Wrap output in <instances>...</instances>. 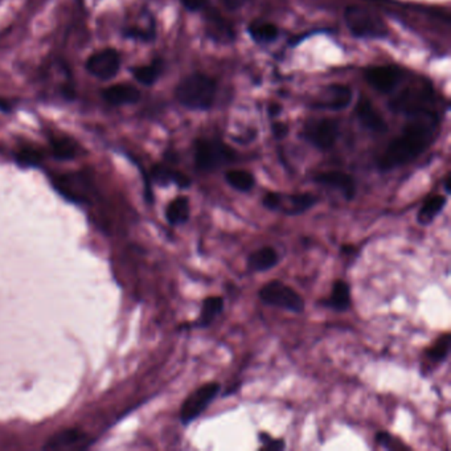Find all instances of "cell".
I'll return each mask as SVG.
<instances>
[{"mask_svg":"<svg viewBox=\"0 0 451 451\" xmlns=\"http://www.w3.org/2000/svg\"><path fill=\"white\" fill-rule=\"evenodd\" d=\"M437 127L438 117L432 111L424 110L412 114V121L406 125L402 134L388 146L380 159V168L389 171L413 162L433 142Z\"/></svg>","mask_w":451,"mask_h":451,"instance_id":"1","label":"cell"},{"mask_svg":"<svg viewBox=\"0 0 451 451\" xmlns=\"http://www.w3.org/2000/svg\"><path fill=\"white\" fill-rule=\"evenodd\" d=\"M176 97L186 108H209L216 97V82L204 74H192L178 86Z\"/></svg>","mask_w":451,"mask_h":451,"instance_id":"2","label":"cell"},{"mask_svg":"<svg viewBox=\"0 0 451 451\" xmlns=\"http://www.w3.org/2000/svg\"><path fill=\"white\" fill-rule=\"evenodd\" d=\"M258 297L263 303L270 306L280 307L295 314H300L305 310V300L293 288L280 280L268 282L258 293Z\"/></svg>","mask_w":451,"mask_h":451,"instance_id":"3","label":"cell"},{"mask_svg":"<svg viewBox=\"0 0 451 451\" xmlns=\"http://www.w3.org/2000/svg\"><path fill=\"white\" fill-rule=\"evenodd\" d=\"M235 159V151L221 142L199 141L195 146V163L201 171H215Z\"/></svg>","mask_w":451,"mask_h":451,"instance_id":"4","label":"cell"},{"mask_svg":"<svg viewBox=\"0 0 451 451\" xmlns=\"http://www.w3.org/2000/svg\"><path fill=\"white\" fill-rule=\"evenodd\" d=\"M345 23L352 34L358 37H381L387 34V28L381 19L370 9L351 6L344 14Z\"/></svg>","mask_w":451,"mask_h":451,"instance_id":"5","label":"cell"},{"mask_svg":"<svg viewBox=\"0 0 451 451\" xmlns=\"http://www.w3.org/2000/svg\"><path fill=\"white\" fill-rule=\"evenodd\" d=\"M220 389H221V385L216 381H212V382L201 385L195 392H192L181 405V424L190 425L199 415H203V412L207 409L208 405L216 398Z\"/></svg>","mask_w":451,"mask_h":451,"instance_id":"6","label":"cell"},{"mask_svg":"<svg viewBox=\"0 0 451 451\" xmlns=\"http://www.w3.org/2000/svg\"><path fill=\"white\" fill-rule=\"evenodd\" d=\"M119 54L114 49H105L94 54L86 63L88 71L102 80L113 78L119 71Z\"/></svg>","mask_w":451,"mask_h":451,"instance_id":"7","label":"cell"},{"mask_svg":"<svg viewBox=\"0 0 451 451\" xmlns=\"http://www.w3.org/2000/svg\"><path fill=\"white\" fill-rule=\"evenodd\" d=\"M430 101V93L425 88L418 89H406L398 96L396 100L392 101L390 106L397 111H405L407 114H415L420 111L427 110L425 108Z\"/></svg>","mask_w":451,"mask_h":451,"instance_id":"8","label":"cell"},{"mask_svg":"<svg viewBox=\"0 0 451 451\" xmlns=\"http://www.w3.org/2000/svg\"><path fill=\"white\" fill-rule=\"evenodd\" d=\"M314 181L320 186L340 191L344 199L350 200V201L356 196V183L348 173L340 171L322 172L316 175Z\"/></svg>","mask_w":451,"mask_h":451,"instance_id":"9","label":"cell"},{"mask_svg":"<svg viewBox=\"0 0 451 451\" xmlns=\"http://www.w3.org/2000/svg\"><path fill=\"white\" fill-rule=\"evenodd\" d=\"M308 139L320 150H328L335 145L338 138V126L333 121L325 119L307 133Z\"/></svg>","mask_w":451,"mask_h":451,"instance_id":"10","label":"cell"},{"mask_svg":"<svg viewBox=\"0 0 451 451\" xmlns=\"http://www.w3.org/2000/svg\"><path fill=\"white\" fill-rule=\"evenodd\" d=\"M367 81L376 89V91H392L398 81V72L392 66H377L372 68L367 72Z\"/></svg>","mask_w":451,"mask_h":451,"instance_id":"11","label":"cell"},{"mask_svg":"<svg viewBox=\"0 0 451 451\" xmlns=\"http://www.w3.org/2000/svg\"><path fill=\"white\" fill-rule=\"evenodd\" d=\"M280 262V255L270 246H265L255 252H253L248 257V270L250 273H260V271L270 270L274 266H277Z\"/></svg>","mask_w":451,"mask_h":451,"instance_id":"12","label":"cell"},{"mask_svg":"<svg viewBox=\"0 0 451 451\" xmlns=\"http://www.w3.org/2000/svg\"><path fill=\"white\" fill-rule=\"evenodd\" d=\"M323 305L338 313L347 311L351 307V288L347 282L339 280L334 282L330 298L323 300Z\"/></svg>","mask_w":451,"mask_h":451,"instance_id":"13","label":"cell"},{"mask_svg":"<svg viewBox=\"0 0 451 451\" xmlns=\"http://www.w3.org/2000/svg\"><path fill=\"white\" fill-rule=\"evenodd\" d=\"M224 310V298L213 295V297H208L203 300V306L200 311V318L192 325L188 327H209L215 322L217 316L220 315Z\"/></svg>","mask_w":451,"mask_h":451,"instance_id":"14","label":"cell"},{"mask_svg":"<svg viewBox=\"0 0 451 451\" xmlns=\"http://www.w3.org/2000/svg\"><path fill=\"white\" fill-rule=\"evenodd\" d=\"M103 98L113 103V105H125V103H134L141 98L139 91L126 83L113 85L103 91Z\"/></svg>","mask_w":451,"mask_h":451,"instance_id":"15","label":"cell"},{"mask_svg":"<svg viewBox=\"0 0 451 451\" xmlns=\"http://www.w3.org/2000/svg\"><path fill=\"white\" fill-rule=\"evenodd\" d=\"M358 116L360 118L363 125L365 127H368L370 130L376 131V133H384L387 131V123L385 121L382 119V117L380 116L379 113L375 110L373 105L370 103V101L363 98L360 102L358 103Z\"/></svg>","mask_w":451,"mask_h":451,"instance_id":"16","label":"cell"},{"mask_svg":"<svg viewBox=\"0 0 451 451\" xmlns=\"http://www.w3.org/2000/svg\"><path fill=\"white\" fill-rule=\"evenodd\" d=\"M191 215L190 200L186 196H179L172 200L166 211L167 221L171 226H181L188 221Z\"/></svg>","mask_w":451,"mask_h":451,"instance_id":"17","label":"cell"},{"mask_svg":"<svg viewBox=\"0 0 451 451\" xmlns=\"http://www.w3.org/2000/svg\"><path fill=\"white\" fill-rule=\"evenodd\" d=\"M447 204V198L445 196H433L426 200L424 206L420 209L417 215V221L421 226H429L434 221V218L442 212L443 208Z\"/></svg>","mask_w":451,"mask_h":451,"instance_id":"18","label":"cell"},{"mask_svg":"<svg viewBox=\"0 0 451 451\" xmlns=\"http://www.w3.org/2000/svg\"><path fill=\"white\" fill-rule=\"evenodd\" d=\"M316 203H318V198L313 193L291 195L288 198V204L282 209L285 215L288 216H299L307 212L310 208L314 207Z\"/></svg>","mask_w":451,"mask_h":451,"instance_id":"19","label":"cell"},{"mask_svg":"<svg viewBox=\"0 0 451 451\" xmlns=\"http://www.w3.org/2000/svg\"><path fill=\"white\" fill-rule=\"evenodd\" d=\"M352 93L350 88L343 85H333L325 96L322 106L330 108H343L351 102Z\"/></svg>","mask_w":451,"mask_h":451,"instance_id":"20","label":"cell"},{"mask_svg":"<svg viewBox=\"0 0 451 451\" xmlns=\"http://www.w3.org/2000/svg\"><path fill=\"white\" fill-rule=\"evenodd\" d=\"M155 181L161 184H170L173 183L181 188H188L191 186V179L184 173L178 171H172L166 167H155L153 171Z\"/></svg>","mask_w":451,"mask_h":451,"instance_id":"21","label":"cell"},{"mask_svg":"<svg viewBox=\"0 0 451 451\" xmlns=\"http://www.w3.org/2000/svg\"><path fill=\"white\" fill-rule=\"evenodd\" d=\"M226 181L232 188L240 191V192H248V191L252 190L255 184V179H254L253 173L244 171V170H232V171L226 172Z\"/></svg>","mask_w":451,"mask_h":451,"instance_id":"22","label":"cell"},{"mask_svg":"<svg viewBox=\"0 0 451 451\" xmlns=\"http://www.w3.org/2000/svg\"><path fill=\"white\" fill-rule=\"evenodd\" d=\"M451 336L450 334H443L437 339V342L426 350L425 356L433 363H442L447 359L450 353Z\"/></svg>","mask_w":451,"mask_h":451,"instance_id":"23","label":"cell"},{"mask_svg":"<svg viewBox=\"0 0 451 451\" xmlns=\"http://www.w3.org/2000/svg\"><path fill=\"white\" fill-rule=\"evenodd\" d=\"M81 440V434L77 430H65L61 433L56 434L49 440V442L46 443V449H63L68 447L71 445L80 442Z\"/></svg>","mask_w":451,"mask_h":451,"instance_id":"24","label":"cell"},{"mask_svg":"<svg viewBox=\"0 0 451 451\" xmlns=\"http://www.w3.org/2000/svg\"><path fill=\"white\" fill-rule=\"evenodd\" d=\"M161 73V64L153 63L147 66H141L134 71L136 80L142 82L143 85H151L156 81L158 76Z\"/></svg>","mask_w":451,"mask_h":451,"instance_id":"25","label":"cell"},{"mask_svg":"<svg viewBox=\"0 0 451 451\" xmlns=\"http://www.w3.org/2000/svg\"><path fill=\"white\" fill-rule=\"evenodd\" d=\"M250 34L257 41H271L278 36V29L273 24H257L250 28Z\"/></svg>","mask_w":451,"mask_h":451,"instance_id":"26","label":"cell"},{"mask_svg":"<svg viewBox=\"0 0 451 451\" xmlns=\"http://www.w3.org/2000/svg\"><path fill=\"white\" fill-rule=\"evenodd\" d=\"M52 151L59 159H71L76 155V146L68 139H54Z\"/></svg>","mask_w":451,"mask_h":451,"instance_id":"27","label":"cell"},{"mask_svg":"<svg viewBox=\"0 0 451 451\" xmlns=\"http://www.w3.org/2000/svg\"><path fill=\"white\" fill-rule=\"evenodd\" d=\"M258 438H260V442L262 443L263 450L278 451L283 450L286 447V443L283 440L273 438L270 434L260 433Z\"/></svg>","mask_w":451,"mask_h":451,"instance_id":"28","label":"cell"},{"mask_svg":"<svg viewBox=\"0 0 451 451\" xmlns=\"http://www.w3.org/2000/svg\"><path fill=\"white\" fill-rule=\"evenodd\" d=\"M18 162L23 166H37L41 162V153L32 148H24L18 153Z\"/></svg>","mask_w":451,"mask_h":451,"instance_id":"29","label":"cell"},{"mask_svg":"<svg viewBox=\"0 0 451 451\" xmlns=\"http://www.w3.org/2000/svg\"><path fill=\"white\" fill-rule=\"evenodd\" d=\"M282 195L277 193V192H268L265 195V198L262 200V206L271 211H275V209H280L282 206Z\"/></svg>","mask_w":451,"mask_h":451,"instance_id":"30","label":"cell"},{"mask_svg":"<svg viewBox=\"0 0 451 451\" xmlns=\"http://www.w3.org/2000/svg\"><path fill=\"white\" fill-rule=\"evenodd\" d=\"M396 441H397L396 438H393L390 434L385 433V432H380V433L376 434V442L387 447V449H392V443H395Z\"/></svg>","mask_w":451,"mask_h":451,"instance_id":"31","label":"cell"},{"mask_svg":"<svg viewBox=\"0 0 451 451\" xmlns=\"http://www.w3.org/2000/svg\"><path fill=\"white\" fill-rule=\"evenodd\" d=\"M184 7L191 9V11H198L206 6V0H181Z\"/></svg>","mask_w":451,"mask_h":451,"instance_id":"32","label":"cell"},{"mask_svg":"<svg viewBox=\"0 0 451 451\" xmlns=\"http://www.w3.org/2000/svg\"><path fill=\"white\" fill-rule=\"evenodd\" d=\"M228 9H240L246 0H220Z\"/></svg>","mask_w":451,"mask_h":451,"instance_id":"33","label":"cell"},{"mask_svg":"<svg viewBox=\"0 0 451 451\" xmlns=\"http://www.w3.org/2000/svg\"><path fill=\"white\" fill-rule=\"evenodd\" d=\"M288 133V128L286 126H283V125H275L274 126V134L277 138H282V136H285Z\"/></svg>","mask_w":451,"mask_h":451,"instance_id":"34","label":"cell"},{"mask_svg":"<svg viewBox=\"0 0 451 451\" xmlns=\"http://www.w3.org/2000/svg\"><path fill=\"white\" fill-rule=\"evenodd\" d=\"M356 246H353V245H343L342 246V253L343 254H355L356 253Z\"/></svg>","mask_w":451,"mask_h":451,"instance_id":"35","label":"cell"},{"mask_svg":"<svg viewBox=\"0 0 451 451\" xmlns=\"http://www.w3.org/2000/svg\"><path fill=\"white\" fill-rule=\"evenodd\" d=\"M240 387H241V384H235V385H232V387H230V388L228 389V390H226V393H224V397H226V396H228V395H229V396H230V395H233V393H235V390H238V388H240Z\"/></svg>","mask_w":451,"mask_h":451,"instance_id":"36","label":"cell"},{"mask_svg":"<svg viewBox=\"0 0 451 451\" xmlns=\"http://www.w3.org/2000/svg\"><path fill=\"white\" fill-rule=\"evenodd\" d=\"M445 190H446L447 193H450V175H447L445 178Z\"/></svg>","mask_w":451,"mask_h":451,"instance_id":"37","label":"cell"},{"mask_svg":"<svg viewBox=\"0 0 451 451\" xmlns=\"http://www.w3.org/2000/svg\"><path fill=\"white\" fill-rule=\"evenodd\" d=\"M7 108H9V106H7L3 101H0V108H1V110H7Z\"/></svg>","mask_w":451,"mask_h":451,"instance_id":"38","label":"cell"}]
</instances>
